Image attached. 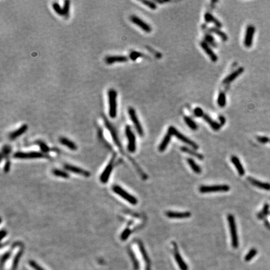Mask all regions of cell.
Listing matches in <instances>:
<instances>
[{"label":"cell","mask_w":270,"mask_h":270,"mask_svg":"<svg viewBox=\"0 0 270 270\" xmlns=\"http://www.w3.org/2000/svg\"><path fill=\"white\" fill-rule=\"evenodd\" d=\"M29 264L34 270H45L43 268H41L38 264H37L34 261H30Z\"/></svg>","instance_id":"obj_41"},{"label":"cell","mask_w":270,"mask_h":270,"mask_svg":"<svg viewBox=\"0 0 270 270\" xmlns=\"http://www.w3.org/2000/svg\"><path fill=\"white\" fill-rule=\"evenodd\" d=\"M187 162H188L190 167L191 168V169L194 172L196 173L197 174H199L202 173V168L199 167L197 163L194 161L192 158L187 159Z\"/></svg>","instance_id":"obj_27"},{"label":"cell","mask_w":270,"mask_h":270,"mask_svg":"<svg viewBox=\"0 0 270 270\" xmlns=\"http://www.w3.org/2000/svg\"><path fill=\"white\" fill-rule=\"evenodd\" d=\"M38 143H39V146H40V147H41V150H42L43 151H44V152H45V153H46V152H48V151H50V150H50L49 148L48 147V146H47V145H46L45 143H43V142H41V141L38 142Z\"/></svg>","instance_id":"obj_42"},{"label":"cell","mask_w":270,"mask_h":270,"mask_svg":"<svg viewBox=\"0 0 270 270\" xmlns=\"http://www.w3.org/2000/svg\"><path fill=\"white\" fill-rule=\"evenodd\" d=\"M65 168L70 172L73 173L74 174H77L84 177H89L90 173L86 170H85L81 168H79L76 166H73L72 164H65Z\"/></svg>","instance_id":"obj_12"},{"label":"cell","mask_w":270,"mask_h":270,"mask_svg":"<svg viewBox=\"0 0 270 270\" xmlns=\"http://www.w3.org/2000/svg\"><path fill=\"white\" fill-rule=\"evenodd\" d=\"M171 136H172V135L169 132H168L167 134L164 136L161 144H160V146H159V148H158L159 151H160V152H163L166 149H167L169 143L170 142Z\"/></svg>","instance_id":"obj_23"},{"label":"cell","mask_w":270,"mask_h":270,"mask_svg":"<svg viewBox=\"0 0 270 270\" xmlns=\"http://www.w3.org/2000/svg\"><path fill=\"white\" fill-rule=\"evenodd\" d=\"M141 2L152 10H155L157 8L156 4L153 1H147V0H141Z\"/></svg>","instance_id":"obj_39"},{"label":"cell","mask_w":270,"mask_h":270,"mask_svg":"<svg viewBox=\"0 0 270 270\" xmlns=\"http://www.w3.org/2000/svg\"><path fill=\"white\" fill-rule=\"evenodd\" d=\"M140 57H141V54L139 53H137V52H133L130 54V58L131 60H135L138 58H139Z\"/></svg>","instance_id":"obj_44"},{"label":"cell","mask_w":270,"mask_h":270,"mask_svg":"<svg viewBox=\"0 0 270 270\" xmlns=\"http://www.w3.org/2000/svg\"><path fill=\"white\" fill-rule=\"evenodd\" d=\"M173 247H174V256L179 268L181 270H188V265H187V264L184 261L182 257H181V255H180L179 253L178 252V247L175 243H173Z\"/></svg>","instance_id":"obj_13"},{"label":"cell","mask_w":270,"mask_h":270,"mask_svg":"<svg viewBox=\"0 0 270 270\" xmlns=\"http://www.w3.org/2000/svg\"><path fill=\"white\" fill-rule=\"evenodd\" d=\"M60 142L61 144L73 151H76L77 150V144L71 140H70L65 137H61V138H60Z\"/></svg>","instance_id":"obj_22"},{"label":"cell","mask_w":270,"mask_h":270,"mask_svg":"<svg viewBox=\"0 0 270 270\" xmlns=\"http://www.w3.org/2000/svg\"><path fill=\"white\" fill-rule=\"evenodd\" d=\"M112 190L115 193L117 194L118 195L121 197L123 199H125L129 203L133 205H136L138 203V199L133 195H131L128 192H127L126 190L122 188L121 186L114 185L112 188Z\"/></svg>","instance_id":"obj_3"},{"label":"cell","mask_w":270,"mask_h":270,"mask_svg":"<svg viewBox=\"0 0 270 270\" xmlns=\"http://www.w3.org/2000/svg\"><path fill=\"white\" fill-rule=\"evenodd\" d=\"M228 225H229V228H230V233H231L232 246L234 248H237L238 247L239 243H238V237L237 230V225H236V222H235L234 218L232 215V214H228Z\"/></svg>","instance_id":"obj_2"},{"label":"cell","mask_w":270,"mask_h":270,"mask_svg":"<svg viewBox=\"0 0 270 270\" xmlns=\"http://www.w3.org/2000/svg\"><path fill=\"white\" fill-rule=\"evenodd\" d=\"M13 157L17 159H36L42 158L46 157V156L39 152H17Z\"/></svg>","instance_id":"obj_9"},{"label":"cell","mask_w":270,"mask_h":270,"mask_svg":"<svg viewBox=\"0 0 270 270\" xmlns=\"http://www.w3.org/2000/svg\"><path fill=\"white\" fill-rule=\"evenodd\" d=\"M205 18L207 22L213 23L218 28L222 27V24L219 21H218L216 18H214L210 13H206L205 16Z\"/></svg>","instance_id":"obj_26"},{"label":"cell","mask_w":270,"mask_h":270,"mask_svg":"<svg viewBox=\"0 0 270 270\" xmlns=\"http://www.w3.org/2000/svg\"><path fill=\"white\" fill-rule=\"evenodd\" d=\"M104 120H105V125H106V126L107 128L109 129V132H110L111 135H112V136L113 140L115 143L117 145L118 147L120 149L121 148V143H120V142L119 141L116 132V131L115 130L114 127L112 126V124H111V123L108 121V120L106 118H105V117H104Z\"/></svg>","instance_id":"obj_14"},{"label":"cell","mask_w":270,"mask_h":270,"mask_svg":"<svg viewBox=\"0 0 270 270\" xmlns=\"http://www.w3.org/2000/svg\"><path fill=\"white\" fill-rule=\"evenodd\" d=\"M181 150L182 151L184 152V153L190 154V155H192L193 156H195L197 158L200 159V160H203V159L204 158L202 154H199V153H198V152H196L195 150L190 149V148H189L188 147H181Z\"/></svg>","instance_id":"obj_25"},{"label":"cell","mask_w":270,"mask_h":270,"mask_svg":"<svg viewBox=\"0 0 270 270\" xmlns=\"http://www.w3.org/2000/svg\"><path fill=\"white\" fill-rule=\"evenodd\" d=\"M248 180L254 186H257L259 188L265 190L266 191H270V184L269 183L260 181H258V180L255 179L251 177H248Z\"/></svg>","instance_id":"obj_18"},{"label":"cell","mask_w":270,"mask_h":270,"mask_svg":"<svg viewBox=\"0 0 270 270\" xmlns=\"http://www.w3.org/2000/svg\"><path fill=\"white\" fill-rule=\"evenodd\" d=\"M129 255H130V257L131 258V260H132V261L133 263L135 268L136 270H138L140 268V265H139V263H138V260H137V259H136V258L135 257V254L133 253V251H131V250H129Z\"/></svg>","instance_id":"obj_34"},{"label":"cell","mask_w":270,"mask_h":270,"mask_svg":"<svg viewBox=\"0 0 270 270\" xmlns=\"http://www.w3.org/2000/svg\"><path fill=\"white\" fill-rule=\"evenodd\" d=\"M184 120L185 121V123L187 124V125L188 126L189 128H190L191 129L195 131L198 129V125L191 118H190L188 117V116H184Z\"/></svg>","instance_id":"obj_28"},{"label":"cell","mask_w":270,"mask_h":270,"mask_svg":"<svg viewBox=\"0 0 270 270\" xmlns=\"http://www.w3.org/2000/svg\"><path fill=\"white\" fill-rule=\"evenodd\" d=\"M195 114L197 116H203L204 113H203V112L202 109L199 108H197L195 109Z\"/></svg>","instance_id":"obj_45"},{"label":"cell","mask_w":270,"mask_h":270,"mask_svg":"<svg viewBox=\"0 0 270 270\" xmlns=\"http://www.w3.org/2000/svg\"><path fill=\"white\" fill-rule=\"evenodd\" d=\"M205 39L208 43L210 44V45L213 46V47H217V44L215 42V40H214V38L211 35H210V34H207L205 36Z\"/></svg>","instance_id":"obj_38"},{"label":"cell","mask_w":270,"mask_h":270,"mask_svg":"<svg viewBox=\"0 0 270 270\" xmlns=\"http://www.w3.org/2000/svg\"><path fill=\"white\" fill-rule=\"evenodd\" d=\"M202 117L203 118V119L210 124V126L214 131H217L221 128V124L218 123L216 121H213L208 115H207L206 114H203Z\"/></svg>","instance_id":"obj_24"},{"label":"cell","mask_w":270,"mask_h":270,"mask_svg":"<svg viewBox=\"0 0 270 270\" xmlns=\"http://www.w3.org/2000/svg\"><path fill=\"white\" fill-rule=\"evenodd\" d=\"M244 72V68H239L238 70H237L236 71H234V72H233L232 73H231L230 74H229L228 76L226 78H225V80H223V83L224 84H228L230 83H231L232 81H233L235 79L237 78L239 76L242 74Z\"/></svg>","instance_id":"obj_16"},{"label":"cell","mask_w":270,"mask_h":270,"mask_svg":"<svg viewBox=\"0 0 270 270\" xmlns=\"http://www.w3.org/2000/svg\"><path fill=\"white\" fill-rule=\"evenodd\" d=\"M53 8L57 14H58L60 16H63V8H61L60 4L58 3H54L53 4Z\"/></svg>","instance_id":"obj_36"},{"label":"cell","mask_w":270,"mask_h":270,"mask_svg":"<svg viewBox=\"0 0 270 270\" xmlns=\"http://www.w3.org/2000/svg\"><path fill=\"white\" fill-rule=\"evenodd\" d=\"M114 166H115V157H113L106 165V168L102 172V173L100 177V179L102 183L105 184L108 181L109 176L113 171Z\"/></svg>","instance_id":"obj_7"},{"label":"cell","mask_w":270,"mask_h":270,"mask_svg":"<svg viewBox=\"0 0 270 270\" xmlns=\"http://www.w3.org/2000/svg\"><path fill=\"white\" fill-rule=\"evenodd\" d=\"M230 186L227 184H218L213 186H202L199 187V191L202 193H214V192H227L230 190Z\"/></svg>","instance_id":"obj_5"},{"label":"cell","mask_w":270,"mask_h":270,"mask_svg":"<svg viewBox=\"0 0 270 270\" xmlns=\"http://www.w3.org/2000/svg\"><path fill=\"white\" fill-rule=\"evenodd\" d=\"M53 174L57 177H60L63 178H68L70 177L69 174L65 171L55 169L53 170Z\"/></svg>","instance_id":"obj_30"},{"label":"cell","mask_w":270,"mask_h":270,"mask_svg":"<svg viewBox=\"0 0 270 270\" xmlns=\"http://www.w3.org/2000/svg\"><path fill=\"white\" fill-rule=\"evenodd\" d=\"M231 160L233 163V164L235 166V167L237 168L239 175L240 176H243L245 173V171L243 167V166H242V164L241 163L239 158L235 156H233L231 157Z\"/></svg>","instance_id":"obj_21"},{"label":"cell","mask_w":270,"mask_h":270,"mask_svg":"<svg viewBox=\"0 0 270 270\" xmlns=\"http://www.w3.org/2000/svg\"><path fill=\"white\" fill-rule=\"evenodd\" d=\"M257 140L261 143H266L269 141V139L266 136H258Z\"/></svg>","instance_id":"obj_43"},{"label":"cell","mask_w":270,"mask_h":270,"mask_svg":"<svg viewBox=\"0 0 270 270\" xmlns=\"http://www.w3.org/2000/svg\"><path fill=\"white\" fill-rule=\"evenodd\" d=\"M138 246H139L140 250V251H141V254L143 255V257L144 261L147 262V263L149 264L150 263V260H149V258H148V256L146 251H145V250H144V248L143 244L141 243V242H138Z\"/></svg>","instance_id":"obj_31"},{"label":"cell","mask_w":270,"mask_h":270,"mask_svg":"<svg viewBox=\"0 0 270 270\" xmlns=\"http://www.w3.org/2000/svg\"><path fill=\"white\" fill-rule=\"evenodd\" d=\"M201 46H202L203 50L206 53V54L208 55V57L211 58L212 61L213 62L217 61L218 57L216 56V54L213 52V51L211 50V48L208 45L206 42L203 41V42L201 43Z\"/></svg>","instance_id":"obj_19"},{"label":"cell","mask_w":270,"mask_h":270,"mask_svg":"<svg viewBox=\"0 0 270 270\" xmlns=\"http://www.w3.org/2000/svg\"><path fill=\"white\" fill-rule=\"evenodd\" d=\"M254 32H255V28L253 25L248 26L247 28H246V31L245 39H244V45L246 47L250 48L251 46L252 43H253V39Z\"/></svg>","instance_id":"obj_10"},{"label":"cell","mask_w":270,"mask_h":270,"mask_svg":"<svg viewBox=\"0 0 270 270\" xmlns=\"http://www.w3.org/2000/svg\"><path fill=\"white\" fill-rule=\"evenodd\" d=\"M191 213L190 212H176V211H167L166 213L167 215L170 218H187L191 216Z\"/></svg>","instance_id":"obj_15"},{"label":"cell","mask_w":270,"mask_h":270,"mask_svg":"<svg viewBox=\"0 0 270 270\" xmlns=\"http://www.w3.org/2000/svg\"><path fill=\"white\" fill-rule=\"evenodd\" d=\"M27 129H28L27 124H23V126H22L20 128L17 129L16 130L13 131L12 133H11L10 134V136H9L10 139H11V140L16 139V138H18L20 136L23 135L27 131Z\"/></svg>","instance_id":"obj_20"},{"label":"cell","mask_w":270,"mask_h":270,"mask_svg":"<svg viewBox=\"0 0 270 270\" xmlns=\"http://www.w3.org/2000/svg\"><path fill=\"white\" fill-rule=\"evenodd\" d=\"M155 1L158 3H164L168 2L169 1H166V0H164V1H161V0H160V1H159V0H155Z\"/></svg>","instance_id":"obj_47"},{"label":"cell","mask_w":270,"mask_h":270,"mask_svg":"<svg viewBox=\"0 0 270 270\" xmlns=\"http://www.w3.org/2000/svg\"><path fill=\"white\" fill-rule=\"evenodd\" d=\"M128 114L129 116L130 119L132 121L134 126L137 131L138 133L140 135V136H143L144 135V132H143V128L141 126V124L138 120V118L137 116L136 113L135 112V109H133V108H129L128 109Z\"/></svg>","instance_id":"obj_8"},{"label":"cell","mask_w":270,"mask_h":270,"mask_svg":"<svg viewBox=\"0 0 270 270\" xmlns=\"http://www.w3.org/2000/svg\"><path fill=\"white\" fill-rule=\"evenodd\" d=\"M218 104L220 107H224L226 105V96L223 92L219 94L218 98Z\"/></svg>","instance_id":"obj_32"},{"label":"cell","mask_w":270,"mask_h":270,"mask_svg":"<svg viewBox=\"0 0 270 270\" xmlns=\"http://www.w3.org/2000/svg\"><path fill=\"white\" fill-rule=\"evenodd\" d=\"M268 210H269V205L268 204H266V205H265L263 208L262 211H261L260 213H258V218L259 219L263 218L265 216H266V214L268 213Z\"/></svg>","instance_id":"obj_35"},{"label":"cell","mask_w":270,"mask_h":270,"mask_svg":"<svg viewBox=\"0 0 270 270\" xmlns=\"http://www.w3.org/2000/svg\"><path fill=\"white\" fill-rule=\"evenodd\" d=\"M168 132H169L172 136H176L178 140H179L180 141H181L182 142L186 143V144L189 145V146L192 147L193 149H195V150L198 149L199 147H198V145L196 143L193 141L189 139L188 138H187L186 136L183 135L182 133H179V131L175 127L170 126L168 128Z\"/></svg>","instance_id":"obj_4"},{"label":"cell","mask_w":270,"mask_h":270,"mask_svg":"<svg viewBox=\"0 0 270 270\" xmlns=\"http://www.w3.org/2000/svg\"><path fill=\"white\" fill-rule=\"evenodd\" d=\"M130 20L131 22L137 25L138 27H140L144 31L147 33H150L151 31V27L138 16L135 15L131 16L130 17Z\"/></svg>","instance_id":"obj_11"},{"label":"cell","mask_w":270,"mask_h":270,"mask_svg":"<svg viewBox=\"0 0 270 270\" xmlns=\"http://www.w3.org/2000/svg\"><path fill=\"white\" fill-rule=\"evenodd\" d=\"M128 58L124 56H109L105 58L106 63L108 65H112L115 63H124L128 61Z\"/></svg>","instance_id":"obj_17"},{"label":"cell","mask_w":270,"mask_h":270,"mask_svg":"<svg viewBox=\"0 0 270 270\" xmlns=\"http://www.w3.org/2000/svg\"><path fill=\"white\" fill-rule=\"evenodd\" d=\"M125 133L128 140V150L130 153H134L136 149V136L130 126H126Z\"/></svg>","instance_id":"obj_6"},{"label":"cell","mask_w":270,"mask_h":270,"mask_svg":"<svg viewBox=\"0 0 270 270\" xmlns=\"http://www.w3.org/2000/svg\"><path fill=\"white\" fill-rule=\"evenodd\" d=\"M257 250L255 248H253L248 253V254L246 255V257H245V260L246 261H250V260H251L257 254Z\"/></svg>","instance_id":"obj_33"},{"label":"cell","mask_w":270,"mask_h":270,"mask_svg":"<svg viewBox=\"0 0 270 270\" xmlns=\"http://www.w3.org/2000/svg\"><path fill=\"white\" fill-rule=\"evenodd\" d=\"M130 233H131V230L128 228H126V229H125V230H124V231L121 234V239L123 241L126 240L128 238V237L129 236Z\"/></svg>","instance_id":"obj_40"},{"label":"cell","mask_w":270,"mask_h":270,"mask_svg":"<svg viewBox=\"0 0 270 270\" xmlns=\"http://www.w3.org/2000/svg\"><path fill=\"white\" fill-rule=\"evenodd\" d=\"M70 1H65L64 6L63 7V16H67L69 15V11H70Z\"/></svg>","instance_id":"obj_37"},{"label":"cell","mask_w":270,"mask_h":270,"mask_svg":"<svg viewBox=\"0 0 270 270\" xmlns=\"http://www.w3.org/2000/svg\"><path fill=\"white\" fill-rule=\"evenodd\" d=\"M219 120H220V122H221V123H220V124L221 125H223V124H225V118L223 117V116H220L219 118Z\"/></svg>","instance_id":"obj_46"},{"label":"cell","mask_w":270,"mask_h":270,"mask_svg":"<svg viewBox=\"0 0 270 270\" xmlns=\"http://www.w3.org/2000/svg\"><path fill=\"white\" fill-rule=\"evenodd\" d=\"M210 31L211 32H212V33H214L216 34L218 36H219L221 39H222V40L224 41H226L228 39V36H227L226 34L224 32H223L222 31H221L219 29L216 28H211L210 30Z\"/></svg>","instance_id":"obj_29"},{"label":"cell","mask_w":270,"mask_h":270,"mask_svg":"<svg viewBox=\"0 0 270 270\" xmlns=\"http://www.w3.org/2000/svg\"><path fill=\"white\" fill-rule=\"evenodd\" d=\"M109 103V115L112 118L117 116V91L114 89H110L108 92Z\"/></svg>","instance_id":"obj_1"}]
</instances>
